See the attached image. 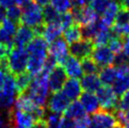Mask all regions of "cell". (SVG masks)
<instances>
[{
	"label": "cell",
	"mask_w": 129,
	"mask_h": 128,
	"mask_svg": "<svg viewBox=\"0 0 129 128\" xmlns=\"http://www.w3.org/2000/svg\"><path fill=\"white\" fill-rule=\"evenodd\" d=\"M48 76L41 73L39 75L35 76L30 83V86L25 94L33 103L44 107L48 102V95H49V84H48Z\"/></svg>",
	"instance_id": "cell-1"
},
{
	"label": "cell",
	"mask_w": 129,
	"mask_h": 128,
	"mask_svg": "<svg viewBox=\"0 0 129 128\" xmlns=\"http://www.w3.org/2000/svg\"><path fill=\"white\" fill-rule=\"evenodd\" d=\"M28 52L24 47H13L8 56L9 73L13 76L26 71L28 62Z\"/></svg>",
	"instance_id": "cell-2"
},
{
	"label": "cell",
	"mask_w": 129,
	"mask_h": 128,
	"mask_svg": "<svg viewBox=\"0 0 129 128\" xmlns=\"http://www.w3.org/2000/svg\"><path fill=\"white\" fill-rule=\"evenodd\" d=\"M20 25H26L31 28H36L44 25L43 9L35 2H30L23 8Z\"/></svg>",
	"instance_id": "cell-3"
},
{
	"label": "cell",
	"mask_w": 129,
	"mask_h": 128,
	"mask_svg": "<svg viewBox=\"0 0 129 128\" xmlns=\"http://www.w3.org/2000/svg\"><path fill=\"white\" fill-rule=\"evenodd\" d=\"M16 84L14 76L11 74H7L5 77L4 86L0 91V107L4 109H11L16 101Z\"/></svg>",
	"instance_id": "cell-4"
},
{
	"label": "cell",
	"mask_w": 129,
	"mask_h": 128,
	"mask_svg": "<svg viewBox=\"0 0 129 128\" xmlns=\"http://www.w3.org/2000/svg\"><path fill=\"white\" fill-rule=\"evenodd\" d=\"M96 96L102 109L110 112L117 110L119 103L118 96L116 95L110 86H102L96 91Z\"/></svg>",
	"instance_id": "cell-5"
},
{
	"label": "cell",
	"mask_w": 129,
	"mask_h": 128,
	"mask_svg": "<svg viewBox=\"0 0 129 128\" xmlns=\"http://www.w3.org/2000/svg\"><path fill=\"white\" fill-rule=\"evenodd\" d=\"M48 52H49V55L56 59L57 65L62 66L69 57L70 48L68 46V43L65 42V40L59 38L50 43Z\"/></svg>",
	"instance_id": "cell-6"
},
{
	"label": "cell",
	"mask_w": 129,
	"mask_h": 128,
	"mask_svg": "<svg viewBox=\"0 0 129 128\" xmlns=\"http://www.w3.org/2000/svg\"><path fill=\"white\" fill-rule=\"evenodd\" d=\"M49 45L43 36L37 35L34 37V39L28 43L26 46V50L28 52V55L31 57H39L42 59H46L49 56Z\"/></svg>",
	"instance_id": "cell-7"
},
{
	"label": "cell",
	"mask_w": 129,
	"mask_h": 128,
	"mask_svg": "<svg viewBox=\"0 0 129 128\" xmlns=\"http://www.w3.org/2000/svg\"><path fill=\"white\" fill-rule=\"evenodd\" d=\"M91 122L94 128H113L117 124H120L113 112L104 109H100L93 114Z\"/></svg>",
	"instance_id": "cell-8"
},
{
	"label": "cell",
	"mask_w": 129,
	"mask_h": 128,
	"mask_svg": "<svg viewBox=\"0 0 129 128\" xmlns=\"http://www.w3.org/2000/svg\"><path fill=\"white\" fill-rule=\"evenodd\" d=\"M71 11L75 19V23L80 26L90 25L99 20V15L89 6L82 9H73Z\"/></svg>",
	"instance_id": "cell-9"
},
{
	"label": "cell",
	"mask_w": 129,
	"mask_h": 128,
	"mask_svg": "<svg viewBox=\"0 0 129 128\" xmlns=\"http://www.w3.org/2000/svg\"><path fill=\"white\" fill-rule=\"evenodd\" d=\"M91 58L99 68H105L114 64L115 55L108 46H95L91 53Z\"/></svg>",
	"instance_id": "cell-10"
},
{
	"label": "cell",
	"mask_w": 129,
	"mask_h": 128,
	"mask_svg": "<svg viewBox=\"0 0 129 128\" xmlns=\"http://www.w3.org/2000/svg\"><path fill=\"white\" fill-rule=\"evenodd\" d=\"M67 77L68 75L66 74L63 66L57 65L48 76V84L51 91L53 93L60 91V89H62L64 84L68 80Z\"/></svg>",
	"instance_id": "cell-11"
},
{
	"label": "cell",
	"mask_w": 129,
	"mask_h": 128,
	"mask_svg": "<svg viewBox=\"0 0 129 128\" xmlns=\"http://www.w3.org/2000/svg\"><path fill=\"white\" fill-rule=\"evenodd\" d=\"M94 44L92 41L83 39L79 42L73 43L70 45V54L71 56L76 57L78 59H83L86 57H90L94 49Z\"/></svg>",
	"instance_id": "cell-12"
},
{
	"label": "cell",
	"mask_w": 129,
	"mask_h": 128,
	"mask_svg": "<svg viewBox=\"0 0 129 128\" xmlns=\"http://www.w3.org/2000/svg\"><path fill=\"white\" fill-rule=\"evenodd\" d=\"M70 105V100L63 94V92L52 93L50 98L47 102V107L51 113L59 114L64 113L65 110Z\"/></svg>",
	"instance_id": "cell-13"
},
{
	"label": "cell",
	"mask_w": 129,
	"mask_h": 128,
	"mask_svg": "<svg viewBox=\"0 0 129 128\" xmlns=\"http://www.w3.org/2000/svg\"><path fill=\"white\" fill-rule=\"evenodd\" d=\"M35 36L36 34H35V31L33 28L24 25H19L18 29H17L14 39H13L14 47H24L25 48L34 39Z\"/></svg>",
	"instance_id": "cell-14"
},
{
	"label": "cell",
	"mask_w": 129,
	"mask_h": 128,
	"mask_svg": "<svg viewBox=\"0 0 129 128\" xmlns=\"http://www.w3.org/2000/svg\"><path fill=\"white\" fill-rule=\"evenodd\" d=\"M63 68H64L67 75L71 78L78 79L82 77L84 75L80 59L73 57V56H69L68 58L63 64Z\"/></svg>",
	"instance_id": "cell-15"
},
{
	"label": "cell",
	"mask_w": 129,
	"mask_h": 128,
	"mask_svg": "<svg viewBox=\"0 0 129 128\" xmlns=\"http://www.w3.org/2000/svg\"><path fill=\"white\" fill-rule=\"evenodd\" d=\"M62 92L70 101H76L82 94V87L78 79H68L62 88Z\"/></svg>",
	"instance_id": "cell-16"
},
{
	"label": "cell",
	"mask_w": 129,
	"mask_h": 128,
	"mask_svg": "<svg viewBox=\"0 0 129 128\" xmlns=\"http://www.w3.org/2000/svg\"><path fill=\"white\" fill-rule=\"evenodd\" d=\"M122 9L121 4L117 1H110L108 6L107 7L106 11L103 13V16L100 20L105 25H107L108 27H112L115 24V20L118 15L120 10Z\"/></svg>",
	"instance_id": "cell-17"
},
{
	"label": "cell",
	"mask_w": 129,
	"mask_h": 128,
	"mask_svg": "<svg viewBox=\"0 0 129 128\" xmlns=\"http://www.w3.org/2000/svg\"><path fill=\"white\" fill-rule=\"evenodd\" d=\"M80 100L79 102L83 106L84 109L86 111V113L89 114H94L96 113L98 110H100V103L99 100L97 98V96L94 93L91 92H84L81 94L79 97Z\"/></svg>",
	"instance_id": "cell-18"
},
{
	"label": "cell",
	"mask_w": 129,
	"mask_h": 128,
	"mask_svg": "<svg viewBox=\"0 0 129 128\" xmlns=\"http://www.w3.org/2000/svg\"><path fill=\"white\" fill-rule=\"evenodd\" d=\"M62 33H63V28L58 23L44 24L41 36H43V39L48 43H52L56 40L59 39Z\"/></svg>",
	"instance_id": "cell-19"
},
{
	"label": "cell",
	"mask_w": 129,
	"mask_h": 128,
	"mask_svg": "<svg viewBox=\"0 0 129 128\" xmlns=\"http://www.w3.org/2000/svg\"><path fill=\"white\" fill-rule=\"evenodd\" d=\"M80 84L85 92H95L102 87V83L97 75H85L81 77Z\"/></svg>",
	"instance_id": "cell-20"
},
{
	"label": "cell",
	"mask_w": 129,
	"mask_h": 128,
	"mask_svg": "<svg viewBox=\"0 0 129 128\" xmlns=\"http://www.w3.org/2000/svg\"><path fill=\"white\" fill-rule=\"evenodd\" d=\"M85 115L86 111L79 101H74L73 103H70L69 107L64 112V117L73 121L84 117Z\"/></svg>",
	"instance_id": "cell-21"
},
{
	"label": "cell",
	"mask_w": 129,
	"mask_h": 128,
	"mask_svg": "<svg viewBox=\"0 0 129 128\" xmlns=\"http://www.w3.org/2000/svg\"><path fill=\"white\" fill-rule=\"evenodd\" d=\"M81 38H82L81 26L79 25H76V24L67 28L63 32V39L70 45L76 43V42L81 41Z\"/></svg>",
	"instance_id": "cell-22"
},
{
	"label": "cell",
	"mask_w": 129,
	"mask_h": 128,
	"mask_svg": "<svg viewBox=\"0 0 129 128\" xmlns=\"http://www.w3.org/2000/svg\"><path fill=\"white\" fill-rule=\"evenodd\" d=\"M99 78L101 83L104 84V86H110L117 79V72L116 68L112 66L102 68L99 71Z\"/></svg>",
	"instance_id": "cell-23"
},
{
	"label": "cell",
	"mask_w": 129,
	"mask_h": 128,
	"mask_svg": "<svg viewBox=\"0 0 129 128\" xmlns=\"http://www.w3.org/2000/svg\"><path fill=\"white\" fill-rule=\"evenodd\" d=\"M15 84H16V89L17 92L20 94L25 93L30 86V83L32 81V76L29 75L27 72L22 73L20 75H17L14 76Z\"/></svg>",
	"instance_id": "cell-24"
},
{
	"label": "cell",
	"mask_w": 129,
	"mask_h": 128,
	"mask_svg": "<svg viewBox=\"0 0 129 128\" xmlns=\"http://www.w3.org/2000/svg\"><path fill=\"white\" fill-rule=\"evenodd\" d=\"M129 89L128 77H117L115 82L112 84V89L114 90L117 96H122Z\"/></svg>",
	"instance_id": "cell-25"
},
{
	"label": "cell",
	"mask_w": 129,
	"mask_h": 128,
	"mask_svg": "<svg viewBox=\"0 0 129 128\" xmlns=\"http://www.w3.org/2000/svg\"><path fill=\"white\" fill-rule=\"evenodd\" d=\"M43 22L44 24H53L57 23L60 14L57 12L51 5H48L43 9Z\"/></svg>",
	"instance_id": "cell-26"
},
{
	"label": "cell",
	"mask_w": 129,
	"mask_h": 128,
	"mask_svg": "<svg viewBox=\"0 0 129 128\" xmlns=\"http://www.w3.org/2000/svg\"><path fill=\"white\" fill-rule=\"evenodd\" d=\"M50 4L59 14L69 12L73 10L72 0H51Z\"/></svg>",
	"instance_id": "cell-27"
},
{
	"label": "cell",
	"mask_w": 129,
	"mask_h": 128,
	"mask_svg": "<svg viewBox=\"0 0 129 128\" xmlns=\"http://www.w3.org/2000/svg\"><path fill=\"white\" fill-rule=\"evenodd\" d=\"M81 65L84 75H96L99 70V66L90 57L81 59Z\"/></svg>",
	"instance_id": "cell-28"
},
{
	"label": "cell",
	"mask_w": 129,
	"mask_h": 128,
	"mask_svg": "<svg viewBox=\"0 0 129 128\" xmlns=\"http://www.w3.org/2000/svg\"><path fill=\"white\" fill-rule=\"evenodd\" d=\"M22 12H23V9L21 7H19L17 5H13L7 9V18L20 25Z\"/></svg>",
	"instance_id": "cell-29"
},
{
	"label": "cell",
	"mask_w": 129,
	"mask_h": 128,
	"mask_svg": "<svg viewBox=\"0 0 129 128\" xmlns=\"http://www.w3.org/2000/svg\"><path fill=\"white\" fill-rule=\"evenodd\" d=\"M108 48L112 51V53L114 55H118V54L122 53V49H123V41L122 38L118 37L116 35H113L111 40L108 43Z\"/></svg>",
	"instance_id": "cell-30"
},
{
	"label": "cell",
	"mask_w": 129,
	"mask_h": 128,
	"mask_svg": "<svg viewBox=\"0 0 129 128\" xmlns=\"http://www.w3.org/2000/svg\"><path fill=\"white\" fill-rule=\"evenodd\" d=\"M110 0H90L89 7H90L97 14H103Z\"/></svg>",
	"instance_id": "cell-31"
},
{
	"label": "cell",
	"mask_w": 129,
	"mask_h": 128,
	"mask_svg": "<svg viewBox=\"0 0 129 128\" xmlns=\"http://www.w3.org/2000/svg\"><path fill=\"white\" fill-rule=\"evenodd\" d=\"M57 23L61 25V27L63 28V30H66L67 28H69L72 25H75V19H74L72 11H69V12H65V13L60 14Z\"/></svg>",
	"instance_id": "cell-32"
},
{
	"label": "cell",
	"mask_w": 129,
	"mask_h": 128,
	"mask_svg": "<svg viewBox=\"0 0 129 128\" xmlns=\"http://www.w3.org/2000/svg\"><path fill=\"white\" fill-rule=\"evenodd\" d=\"M61 120H62L61 115L55 113H50L45 118L48 128H62L61 127Z\"/></svg>",
	"instance_id": "cell-33"
},
{
	"label": "cell",
	"mask_w": 129,
	"mask_h": 128,
	"mask_svg": "<svg viewBox=\"0 0 129 128\" xmlns=\"http://www.w3.org/2000/svg\"><path fill=\"white\" fill-rule=\"evenodd\" d=\"M115 25H129V10L122 8L120 10L118 15L115 20Z\"/></svg>",
	"instance_id": "cell-34"
},
{
	"label": "cell",
	"mask_w": 129,
	"mask_h": 128,
	"mask_svg": "<svg viewBox=\"0 0 129 128\" xmlns=\"http://www.w3.org/2000/svg\"><path fill=\"white\" fill-rule=\"evenodd\" d=\"M114 114L120 124L123 126H129V110L122 111L117 109L114 111Z\"/></svg>",
	"instance_id": "cell-35"
},
{
	"label": "cell",
	"mask_w": 129,
	"mask_h": 128,
	"mask_svg": "<svg viewBox=\"0 0 129 128\" xmlns=\"http://www.w3.org/2000/svg\"><path fill=\"white\" fill-rule=\"evenodd\" d=\"M91 123V119L85 115L84 117L74 121V128H90Z\"/></svg>",
	"instance_id": "cell-36"
},
{
	"label": "cell",
	"mask_w": 129,
	"mask_h": 128,
	"mask_svg": "<svg viewBox=\"0 0 129 128\" xmlns=\"http://www.w3.org/2000/svg\"><path fill=\"white\" fill-rule=\"evenodd\" d=\"M117 109L122 111L129 110V89L123 95L121 96V99L119 100Z\"/></svg>",
	"instance_id": "cell-37"
},
{
	"label": "cell",
	"mask_w": 129,
	"mask_h": 128,
	"mask_svg": "<svg viewBox=\"0 0 129 128\" xmlns=\"http://www.w3.org/2000/svg\"><path fill=\"white\" fill-rule=\"evenodd\" d=\"M126 63H129V57H127L123 52L118 54V55H115V59H114L115 66H120V65L126 64Z\"/></svg>",
	"instance_id": "cell-38"
},
{
	"label": "cell",
	"mask_w": 129,
	"mask_h": 128,
	"mask_svg": "<svg viewBox=\"0 0 129 128\" xmlns=\"http://www.w3.org/2000/svg\"><path fill=\"white\" fill-rule=\"evenodd\" d=\"M90 0H72L73 9H82L89 6Z\"/></svg>",
	"instance_id": "cell-39"
},
{
	"label": "cell",
	"mask_w": 129,
	"mask_h": 128,
	"mask_svg": "<svg viewBox=\"0 0 129 128\" xmlns=\"http://www.w3.org/2000/svg\"><path fill=\"white\" fill-rule=\"evenodd\" d=\"M0 128H11L9 118L5 117L3 114H0Z\"/></svg>",
	"instance_id": "cell-40"
},
{
	"label": "cell",
	"mask_w": 129,
	"mask_h": 128,
	"mask_svg": "<svg viewBox=\"0 0 129 128\" xmlns=\"http://www.w3.org/2000/svg\"><path fill=\"white\" fill-rule=\"evenodd\" d=\"M61 127L62 128H74V121L67 119L65 117H62L61 120Z\"/></svg>",
	"instance_id": "cell-41"
},
{
	"label": "cell",
	"mask_w": 129,
	"mask_h": 128,
	"mask_svg": "<svg viewBox=\"0 0 129 128\" xmlns=\"http://www.w3.org/2000/svg\"><path fill=\"white\" fill-rule=\"evenodd\" d=\"M122 41H123V49H122V52L125 54L127 57H129V35L123 37Z\"/></svg>",
	"instance_id": "cell-42"
},
{
	"label": "cell",
	"mask_w": 129,
	"mask_h": 128,
	"mask_svg": "<svg viewBox=\"0 0 129 128\" xmlns=\"http://www.w3.org/2000/svg\"><path fill=\"white\" fill-rule=\"evenodd\" d=\"M31 128H48V125L45 120H39V121H35Z\"/></svg>",
	"instance_id": "cell-43"
},
{
	"label": "cell",
	"mask_w": 129,
	"mask_h": 128,
	"mask_svg": "<svg viewBox=\"0 0 129 128\" xmlns=\"http://www.w3.org/2000/svg\"><path fill=\"white\" fill-rule=\"evenodd\" d=\"M13 5H14L13 0H0V6L5 8V9H8Z\"/></svg>",
	"instance_id": "cell-44"
},
{
	"label": "cell",
	"mask_w": 129,
	"mask_h": 128,
	"mask_svg": "<svg viewBox=\"0 0 129 128\" xmlns=\"http://www.w3.org/2000/svg\"><path fill=\"white\" fill-rule=\"evenodd\" d=\"M13 2H14L15 5H17L19 7H25L26 6L27 4H29L30 2H32L31 0H13Z\"/></svg>",
	"instance_id": "cell-45"
},
{
	"label": "cell",
	"mask_w": 129,
	"mask_h": 128,
	"mask_svg": "<svg viewBox=\"0 0 129 128\" xmlns=\"http://www.w3.org/2000/svg\"><path fill=\"white\" fill-rule=\"evenodd\" d=\"M6 73L0 68V91H1V89L3 88L4 86V82H5V77H6Z\"/></svg>",
	"instance_id": "cell-46"
},
{
	"label": "cell",
	"mask_w": 129,
	"mask_h": 128,
	"mask_svg": "<svg viewBox=\"0 0 129 128\" xmlns=\"http://www.w3.org/2000/svg\"><path fill=\"white\" fill-rule=\"evenodd\" d=\"M34 2L36 4H38L41 7H46L49 4L51 3V0H34Z\"/></svg>",
	"instance_id": "cell-47"
},
{
	"label": "cell",
	"mask_w": 129,
	"mask_h": 128,
	"mask_svg": "<svg viewBox=\"0 0 129 128\" xmlns=\"http://www.w3.org/2000/svg\"><path fill=\"white\" fill-rule=\"evenodd\" d=\"M119 3L121 4V6H122V8L129 10V0H120Z\"/></svg>",
	"instance_id": "cell-48"
},
{
	"label": "cell",
	"mask_w": 129,
	"mask_h": 128,
	"mask_svg": "<svg viewBox=\"0 0 129 128\" xmlns=\"http://www.w3.org/2000/svg\"><path fill=\"white\" fill-rule=\"evenodd\" d=\"M113 128H122V125H121V124H117L116 126H114Z\"/></svg>",
	"instance_id": "cell-49"
},
{
	"label": "cell",
	"mask_w": 129,
	"mask_h": 128,
	"mask_svg": "<svg viewBox=\"0 0 129 128\" xmlns=\"http://www.w3.org/2000/svg\"><path fill=\"white\" fill-rule=\"evenodd\" d=\"M110 1H117V2H120V0H110Z\"/></svg>",
	"instance_id": "cell-50"
},
{
	"label": "cell",
	"mask_w": 129,
	"mask_h": 128,
	"mask_svg": "<svg viewBox=\"0 0 129 128\" xmlns=\"http://www.w3.org/2000/svg\"><path fill=\"white\" fill-rule=\"evenodd\" d=\"M122 128H129V126H123Z\"/></svg>",
	"instance_id": "cell-51"
},
{
	"label": "cell",
	"mask_w": 129,
	"mask_h": 128,
	"mask_svg": "<svg viewBox=\"0 0 129 128\" xmlns=\"http://www.w3.org/2000/svg\"><path fill=\"white\" fill-rule=\"evenodd\" d=\"M90 128H94V127H90Z\"/></svg>",
	"instance_id": "cell-52"
},
{
	"label": "cell",
	"mask_w": 129,
	"mask_h": 128,
	"mask_svg": "<svg viewBox=\"0 0 129 128\" xmlns=\"http://www.w3.org/2000/svg\"><path fill=\"white\" fill-rule=\"evenodd\" d=\"M128 78H129V76H128Z\"/></svg>",
	"instance_id": "cell-53"
}]
</instances>
